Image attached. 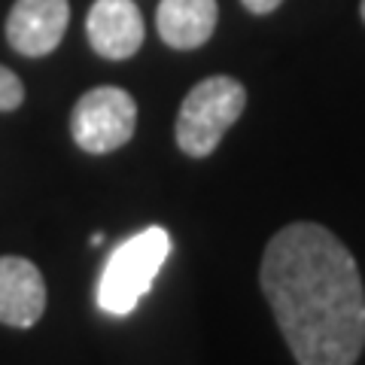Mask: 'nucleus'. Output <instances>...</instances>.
<instances>
[{"label":"nucleus","instance_id":"obj_1","mask_svg":"<svg viewBox=\"0 0 365 365\" xmlns=\"http://www.w3.org/2000/svg\"><path fill=\"white\" fill-rule=\"evenodd\" d=\"M262 292L299 365H353L365 347V287L350 250L317 222L268 241Z\"/></svg>","mask_w":365,"mask_h":365},{"label":"nucleus","instance_id":"obj_2","mask_svg":"<svg viewBox=\"0 0 365 365\" xmlns=\"http://www.w3.org/2000/svg\"><path fill=\"white\" fill-rule=\"evenodd\" d=\"M170 253V237L162 225H150L137 232L125 244L113 250L110 262L101 271L98 283V304L107 314L125 317L131 314L137 302L153 289L158 268L165 265Z\"/></svg>","mask_w":365,"mask_h":365},{"label":"nucleus","instance_id":"obj_3","mask_svg":"<svg viewBox=\"0 0 365 365\" xmlns=\"http://www.w3.org/2000/svg\"><path fill=\"white\" fill-rule=\"evenodd\" d=\"M247 107V91L232 76H207L186 95L177 116V143L192 158H204L220 146L222 134Z\"/></svg>","mask_w":365,"mask_h":365},{"label":"nucleus","instance_id":"obj_4","mask_svg":"<svg viewBox=\"0 0 365 365\" xmlns=\"http://www.w3.org/2000/svg\"><path fill=\"white\" fill-rule=\"evenodd\" d=\"M137 104L125 88L101 86L86 91L76 101L71 116V134L79 150L91 155H104L125 146L134 137Z\"/></svg>","mask_w":365,"mask_h":365},{"label":"nucleus","instance_id":"obj_5","mask_svg":"<svg viewBox=\"0 0 365 365\" xmlns=\"http://www.w3.org/2000/svg\"><path fill=\"white\" fill-rule=\"evenodd\" d=\"M71 6L67 0H16L6 19V40L19 55L43 58L61 43Z\"/></svg>","mask_w":365,"mask_h":365},{"label":"nucleus","instance_id":"obj_6","mask_svg":"<svg viewBox=\"0 0 365 365\" xmlns=\"http://www.w3.org/2000/svg\"><path fill=\"white\" fill-rule=\"evenodd\" d=\"M88 43L98 55L122 61L143 46V16L131 0H95L86 19Z\"/></svg>","mask_w":365,"mask_h":365},{"label":"nucleus","instance_id":"obj_7","mask_svg":"<svg viewBox=\"0 0 365 365\" xmlns=\"http://www.w3.org/2000/svg\"><path fill=\"white\" fill-rule=\"evenodd\" d=\"M46 311V283L34 262L0 256V323L28 329Z\"/></svg>","mask_w":365,"mask_h":365},{"label":"nucleus","instance_id":"obj_8","mask_svg":"<svg viewBox=\"0 0 365 365\" xmlns=\"http://www.w3.org/2000/svg\"><path fill=\"white\" fill-rule=\"evenodd\" d=\"M155 25L168 46L198 49L216 28V0H162Z\"/></svg>","mask_w":365,"mask_h":365},{"label":"nucleus","instance_id":"obj_9","mask_svg":"<svg viewBox=\"0 0 365 365\" xmlns=\"http://www.w3.org/2000/svg\"><path fill=\"white\" fill-rule=\"evenodd\" d=\"M21 101H25V86H21V79L9 71V67L0 64V110L9 113V110H16Z\"/></svg>","mask_w":365,"mask_h":365},{"label":"nucleus","instance_id":"obj_10","mask_svg":"<svg viewBox=\"0 0 365 365\" xmlns=\"http://www.w3.org/2000/svg\"><path fill=\"white\" fill-rule=\"evenodd\" d=\"M283 4V0H244V6L250 9V13H256V16H265V13H274Z\"/></svg>","mask_w":365,"mask_h":365},{"label":"nucleus","instance_id":"obj_11","mask_svg":"<svg viewBox=\"0 0 365 365\" xmlns=\"http://www.w3.org/2000/svg\"><path fill=\"white\" fill-rule=\"evenodd\" d=\"M362 21H365V0H362Z\"/></svg>","mask_w":365,"mask_h":365}]
</instances>
